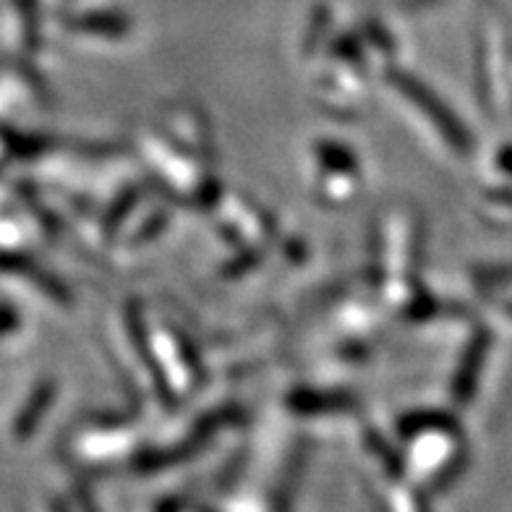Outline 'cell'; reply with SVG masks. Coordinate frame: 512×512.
<instances>
[{
	"instance_id": "obj_1",
	"label": "cell",
	"mask_w": 512,
	"mask_h": 512,
	"mask_svg": "<svg viewBox=\"0 0 512 512\" xmlns=\"http://www.w3.org/2000/svg\"><path fill=\"white\" fill-rule=\"evenodd\" d=\"M486 345H489V335H479L471 343V351L465 356L463 369H460L458 377V398H471L473 387H476V374H479V366L484 364Z\"/></svg>"
},
{
	"instance_id": "obj_2",
	"label": "cell",
	"mask_w": 512,
	"mask_h": 512,
	"mask_svg": "<svg viewBox=\"0 0 512 512\" xmlns=\"http://www.w3.org/2000/svg\"><path fill=\"white\" fill-rule=\"evenodd\" d=\"M507 309H510V314H512V304H510V306H507Z\"/></svg>"
}]
</instances>
